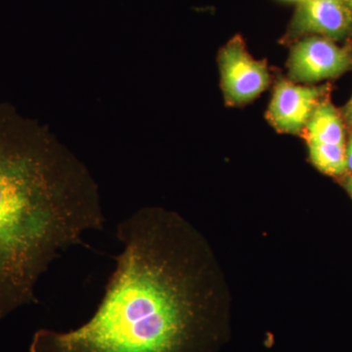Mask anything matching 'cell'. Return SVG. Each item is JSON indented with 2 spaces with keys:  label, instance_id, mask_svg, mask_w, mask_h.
Listing matches in <instances>:
<instances>
[{
  "label": "cell",
  "instance_id": "1",
  "mask_svg": "<svg viewBox=\"0 0 352 352\" xmlns=\"http://www.w3.org/2000/svg\"><path fill=\"white\" fill-rule=\"evenodd\" d=\"M104 222L87 166L45 127L0 103V321L36 302L50 264Z\"/></svg>",
  "mask_w": 352,
  "mask_h": 352
},
{
  "label": "cell",
  "instance_id": "2",
  "mask_svg": "<svg viewBox=\"0 0 352 352\" xmlns=\"http://www.w3.org/2000/svg\"><path fill=\"white\" fill-rule=\"evenodd\" d=\"M189 235L151 208L122 220L124 248L96 311L69 332L36 331L30 352H190L201 295Z\"/></svg>",
  "mask_w": 352,
  "mask_h": 352
},
{
  "label": "cell",
  "instance_id": "3",
  "mask_svg": "<svg viewBox=\"0 0 352 352\" xmlns=\"http://www.w3.org/2000/svg\"><path fill=\"white\" fill-rule=\"evenodd\" d=\"M221 85L227 103L242 105L263 94L270 82L267 66L249 54L244 41L237 36L219 54Z\"/></svg>",
  "mask_w": 352,
  "mask_h": 352
},
{
  "label": "cell",
  "instance_id": "4",
  "mask_svg": "<svg viewBox=\"0 0 352 352\" xmlns=\"http://www.w3.org/2000/svg\"><path fill=\"white\" fill-rule=\"evenodd\" d=\"M351 56L331 39L309 36L292 48L289 76L296 82H315L342 75L351 66Z\"/></svg>",
  "mask_w": 352,
  "mask_h": 352
},
{
  "label": "cell",
  "instance_id": "5",
  "mask_svg": "<svg viewBox=\"0 0 352 352\" xmlns=\"http://www.w3.org/2000/svg\"><path fill=\"white\" fill-rule=\"evenodd\" d=\"M351 32L352 15L342 0H305L296 9L286 38L320 34L337 41Z\"/></svg>",
  "mask_w": 352,
  "mask_h": 352
},
{
  "label": "cell",
  "instance_id": "6",
  "mask_svg": "<svg viewBox=\"0 0 352 352\" xmlns=\"http://www.w3.org/2000/svg\"><path fill=\"white\" fill-rule=\"evenodd\" d=\"M324 94L323 87H302L289 80H280L268 109V120L278 131L300 133Z\"/></svg>",
  "mask_w": 352,
  "mask_h": 352
},
{
  "label": "cell",
  "instance_id": "7",
  "mask_svg": "<svg viewBox=\"0 0 352 352\" xmlns=\"http://www.w3.org/2000/svg\"><path fill=\"white\" fill-rule=\"evenodd\" d=\"M303 131L307 143L346 144L344 122L337 109L328 101L316 106Z\"/></svg>",
  "mask_w": 352,
  "mask_h": 352
},
{
  "label": "cell",
  "instance_id": "8",
  "mask_svg": "<svg viewBox=\"0 0 352 352\" xmlns=\"http://www.w3.org/2000/svg\"><path fill=\"white\" fill-rule=\"evenodd\" d=\"M312 163L326 175L339 176L346 170V144L308 143Z\"/></svg>",
  "mask_w": 352,
  "mask_h": 352
},
{
  "label": "cell",
  "instance_id": "9",
  "mask_svg": "<svg viewBox=\"0 0 352 352\" xmlns=\"http://www.w3.org/2000/svg\"><path fill=\"white\" fill-rule=\"evenodd\" d=\"M346 170L351 171L352 175V139L346 147Z\"/></svg>",
  "mask_w": 352,
  "mask_h": 352
},
{
  "label": "cell",
  "instance_id": "10",
  "mask_svg": "<svg viewBox=\"0 0 352 352\" xmlns=\"http://www.w3.org/2000/svg\"><path fill=\"white\" fill-rule=\"evenodd\" d=\"M346 113L347 119L352 122V98L351 99V101H349V103L347 104Z\"/></svg>",
  "mask_w": 352,
  "mask_h": 352
},
{
  "label": "cell",
  "instance_id": "11",
  "mask_svg": "<svg viewBox=\"0 0 352 352\" xmlns=\"http://www.w3.org/2000/svg\"><path fill=\"white\" fill-rule=\"evenodd\" d=\"M344 186H346V191L349 192V195H351L352 198V177L346 180Z\"/></svg>",
  "mask_w": 352,
  "mask_h": 352
},
{
  "label": "cell",
  "instance_id": "12",
  "mask_svg": "<svg viewBox=\"0 0 352 352\" xmlns=\"http://www.w3.org/2000/svg\"><path fill=\"white\" fill-rule=\"evenodd\" d=\"M352 15V0H342Z\"/></svg>",
  "mask_w": 352,
  "mask_h": 352
},
{
  "label": "cell",
  "instance_id": "13",
  "mask_svg": "<svg viewBox=\"0 0 352 352\" xmlns=\"http://www.w3.org/2000/svg\"><path fill=\"white\" fill-rule=\"evenodd\" d=\"M292 1H298L300 3V2L305 1V0H292Z\"/></svg>",
  "mask_w": 352,
  "mask_h": 352
}]
</instances>
